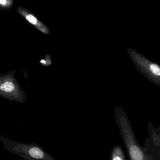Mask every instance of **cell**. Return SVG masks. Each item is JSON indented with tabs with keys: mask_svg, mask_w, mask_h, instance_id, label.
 I'll use <instances>...</instances> for the list:
<instances>
[{
	"mask_svg": "<svg viewBox=\"0 0 160 160\" xmlns=\"http://www.w3.org/2000/svg\"><path fill=\"white\" fill-rule=\"evenodd\" d=\"M115 119L120 132L129 160H160V128L155 129L149 122V138L145 145H139L127 114L120 108L115 110Z\"/></svg>",
	"mask_w": 160,
	"mask_h": 160,
	"instance_id": "1",
	"label": "cell"
},
{
	"mask_svg": "<svg viewBox=\"0 0 160 160\" xmlns=\"http://www.w3.org/2000/svg\"><path fill=\"white\" fill-rule=\"evenodd\" d=\"M0 141L4 148L25 160H57L38 144L21 143L0 134Z\"/></svg>",
	"mask_w": 160,
	"mask_h": 160,
	"instance_id": "2",
	"label": "cell"
},
{
	"mask_svg": "<svg viewBox=\"0 0 160 160\" xmlns=\"http://www.w3.org/2000/svg\"><path fill=\"white\" fill-rule=\"evenodd\" d=\"M110 160H127L124 150L120 146L116 145L114 146L111 151Z\"/></svg>",
	"mask_w": 160,
	"mask_h": 160,
	"instance_id": "3",
	"label": "cell"
},
{
	"mask_svg": "<svg viewBox=\"0 0 160 160\" xmlns=\"http://www.w3.org/2000/svg\"><path fill=\"white\" fill-rule=\"evenodd\" d=\"M24 15L27 20H28L31 24L36 26L37 28L39 29L40 30L42 31L43 32H45V33L46 32V31L44 29V26L39 22L36 18L34 17L32 15L29 14H26Z\"/></svg>",
	"mask_w": 160,
	"mask_h": 160,
	"instance_id": "4",
	"label": "cell"
},
{
	"mask_svg": "<svg viewBox=\"0 0 160 160\" xmlns=\"http://www.w3.org/2000/svg\"><path fill=\"white\" fill-rule=\"evenodd\" d=\"M0 89L2 91L5 92H12L14 90V85L12 82H6L1 86Z\"/></svg>",
	"mask_w": 160,
	"mask_h": 160,
	"instance_id": "5",
	"label": "cell"
},
{
	"mask_svg": "<svg viewBox=\"0 0 160 160\" xmlns=\"http://www.w3.org/2000/svg\"><path fill=\"white\" fill-rule=\"evenodd\" d=\"M151 72L155 75L159 76L160 75V70L159 67L156 64H152L150 66Z\"/></svg>",
	"mask_w": 160,
	"mask_h": 160,
	"instance_id": "6",
	"label": "cell"
},
{
	"mask_svg": "<svg viewBox=\"0 0 160 160\" xmlns=\"http://www.w3.org/2000/svg\"><path fill=\"white\" fill-rule=\"evenodd\" d=\"M12 1H5V0H0V6L2 7H8L9 4H11Z\"/></svg>",
	"mask_w": 160,
	"mask_h": 160,
	"instance_id": "7",
	"label": "cell"
}]
</instances>
